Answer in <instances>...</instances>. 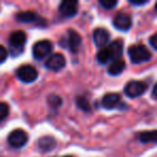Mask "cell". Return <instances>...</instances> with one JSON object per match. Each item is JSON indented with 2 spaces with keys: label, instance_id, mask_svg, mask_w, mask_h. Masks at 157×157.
Here are the masks:
<instances>
[{
  "label": "cell",
  "instance_id": "27",
  "mask_svg": "<svg viewBox=\"0 0 157 157\" xmlns=\"http://www.w3.org/2000/svg\"><path fill=\"white\" fill-rule=\"evenodd\" d=\"M155 10H156V12H157V2H156V5H155Z\"/></svg>",
  "mask_w": 157,
  "mask_h": 157
},
{
  "label": "cell",
  "instance_id": "25",
  "mask_svg": "<svg viewBox=\"0 0 157 157\" xmlns=\"http://www.w3.org/2000/svg\"><path fill=\"white\" fill-rule=\"evenodd\" d=\"M147 2V0H130V3L133 6H142L145 5Z\"/></svg>",
  "mask_w": 157,
  "mask_h": 157
},
{
  "label": "cell",
  "instance_id": "2",
  "mask_svg": "<svg viewBox=\"0 0 157 157\" xmlns=\"http://www.w3.org/2000/svg\"><path fill=\"white\" fill-rule=\"evenodd\" d=\"M16 74H17V78L24 83H31L36 81L38 78L37 69H35V67L30 65L21 66L16 71Z\"/></svg>",
  "mask_w": 157,
  "mask_h": 157
},
{
  "label": "cell",
  "instance_id": "11",
  "mask_svg": "<svg viewBox=\"0 0 157 157\" xmlns=\"http://www.w3.org/2000/svg\"><path fill=\"white\" fill-rule=\"evenodd\" d=\"M26 42V35L24 31L17 30L13 31L10 36V44H11L12 48H16V50H22V46Z\"/></svg>",
  "mask_w": 157,
  "mask_h": 157
},
{
  "label": "cell",
  "instance_id": "18",
  "mask_svg": "<svg viewBox=\"0 0 157 157\" xmlns=\"http://www.w3.org/2000/svg\"><path fill=\"white\" fill-rule=\"evenodd\" d=\"M112 59V55L110 53L108 46H105V48H100V51L97 54V60L99 61L100 63H107L109 60Z\"/></svg>",
  "mask_w": 157,
  "mask_h": 157
},
{
  "label": "cell",
  "instance_id": "8",
  "mask_svg": "<svg viewBox=\"0 0 157 157\" xmlns=\"http://www.w3.org/2000/svg\"><path fill=\"white\" fill-rule=\"evenodd\" d=\"M65 65H66L65 57H63V55L59 54V53L53 54L45 63L46 68L50 70H53V71H58L61 68L65 67Z\"/></svg>",
  "mask_w": 157,
  "mask_h": 157
},
{
  "label": "cell",
  "instance_id": "28",
  "mask_svg": "<svg viewBox=\"0 0 157 157\" xmlns=\"http://www.w3.org/2000/svg\"><path fill=\"white\" fill-rule=\"evenodd\" d=\"M65 157H72V156H65Z\"/></svg>",
  "mask_w": 157,
  "mask_h": 157
},
{
  "label": "cell",
  "instance_id": "3",
  "mask_svg": "<svg viewBox=\"0 0 157 157\" xmlns=\"http://www.w3.org/2000/svg\"><path fill=\"white\" fill-rule=\"evenodd\" d=\"M146 90V84L141 81H130L125 86V94L130 98H136Z\"/></svg>",
  "mask_w": 157,
  "mask_h": 157
},
{
  "label": "cell",
  "instance_id": "23",
  "mask_svg": "<svg viewBox=\"0 0 157 157\" xmlns=\"http://www.w3.org/2000/svg\"><path fill=\"white\" fill-rule=\"evenodd\" d=\"M7 57H8V51L6 50L5 46L0 45V63H2L7 59Z\"/></svg>",
  "mask_w": 157,
  "mask_h": 157
},
{
  "label": "cell",
  "instance_id": "9",
  "mask_svg": "<svg viewBox=\"0 0 157 157\" xmlns=\"http://www.w3.org/2000/svg\"><path fill=\"white\" fill-rule=\"evenodd\" d=\"M67 43H68V48H69V50L71 51L72 53H76L78 48H80V46H81V43H82L81 36L78 35L75 30L70 29V30H68Z\"/></svg>",
  "mask_w": 157,
  "mask_h": 157
},
{
  "label": "cell",
  "instance_id": "26",
  "mask_svg": "<svg viewBox=\"0 0 157 157\" xmlns=\"http://www.w3.org/2000/svg\"><path fill=\"white\" fill-rule=\"evenodd\" d=\"M153 95H154V96L157 98V83H156V85L154 86V90H153Z\"/></svg>",
  "mask_w": 157,
  "mask_h": 157
},
{
  "label": "cell",
  "instance_id": "21",
  "mask_svg": "<svg viewBox=\"0 0 157 157\" xmlns=\"http://www.w3.org/2000/svg\"><path fill=\"white\" fill-rule=\"evenodd\" d=\"M99 5L105 10H111L117 5V1L116 0H100L99 1Z\"/></svg>",
  "mask_w": 157,
  "mask_h": 157
},
{
  "label": "cell",
  "instance_id": "1",
  "mask_svg": "<svg viewBox=\"0 0 157 157\" xmlns=\"http://www.w3.org/2000/svg\"><path fill=\"white\" fill-rule=\"evenodd\" d=\"M128 55L133 63L147 61L151 58V52L142 44H135L128 48Z\"/></svg>",
  "mask_w": 157,
  "mask_h": 157
},
{
  "label": "cell",
  "instance_id": "7",
  "mask_svg": "<svg viewBox=\"0 0 157 157\" xmlns=\"http://www.w3.org/2000/svg\"><path fill=\"white\" fill-rule=\"evenodd\" d=\"M59 13L66 17H72L78 13V2L74 0H65L59 5Z\"/></svg>",
  "mask_w": 157,
  "mask_h": 157
},
{
  "label": "cell",
  "instance_id": "17",
  "mask_svg": "<svg viewBox=\"0 0 157 157\" xmlns=\"http://www.w3.org/2000/svg\"><path fill=\"white\" fill-rule=\"evenodd\" d=\"M36 18H37V15L30 11L21 12L16 15V20L21 23H33L36 21Z\"/></svg>",
  "mask_w": 157,
  "mask_h": 157
},
{
  "label": "cell",
  "instance_id": "24",
  "mask_svg": "<svg viewBox=\"0 0 157 157\" xmlns=\"http://www.w3.org/2000/svg\"><path fill=\"white\" fill-rule=\"evenodd\" d=\"M150 43H151V45L157 51V33L153 35L152 37L150 38Z\"/></svg>",
  "mask_w": 157,
  "mask_h": 157
},
{
  "label": "cell",
  "instance_id": "4",
  "mask_svg": "<svg viewBox=\"0 0 157 157\" xmlns=\"http://www.w3.org/2000/svg\"><path fill=\"white\" fill-rule=\"evenodd\" d=\"M53 45L48 40H42L39 41L33 45V54L35 58L37 59H43L45 56H48L52 52Z\"/></svg>",
  "mask_w": 157,
  "mask_h": 157
},
{
  "label": "cell",
  "instance_id": "15",
  "mask_svg": "<svg viewBox=\"0 0 157 157\" xmlns=\"http://www.w3.org/2000/svg\"><path fill=\"white\" fill-rule=\"evenodd\" d=\"M108 48H109L110 53H111L112 58L114 59L121 58L123 53V42H121L120 40L113 41L110 45H108Z\"/></svg>",
  "mask_w": 157,
  "mask_h": 157
},
{
  "label": "cell",
  "instance_id": "16",
  "mask_svg": "<svg viewBox=\"0 0 157 157\" xmlns=\"http://www.w3.org/2000/svg\"><path fill=\"white\" fill-rule=\"evenodd\" d=\"M139 140L143 143H157V130L143 131L139 135Z\"/></svg>",
  "mask_w": 157,
  "mask_h": 157
},
{
  "label": "cell",
  "instance_id": "20",
  "mask_svg": "<svg viewBox=\"0 0 157 157\" xmlns=\"http://www.w3.org/2000/svg\"><path fill=\"white\" fill-rule=\"evenodd\" d=\"M48 101L51 107H53V108H58L59 105H61V102H63L61 98L57 96V95H51L48 98Z\"/></svg>",
  "mask_w": 157,
  "mask_h": 157
},
{
  "label": "cell",
  "instance_id": "19",
  "mask_svg": "<svg viewBox=\"0 0 157 157\" xmlns=\"http://www.w3.org/2000/svg\"><path fill=\"white\" fill-rule=\"evenodd\" d=\"M75 101H76V105H78L81 110H83V111L90 112V110H92L90 103L88 102V100L85 98V97H78Z\"/></svg>",
  "mask_w": 157,
  "mask_h": 157
},
{
  "label": "cell",
  "instance_id": "5",
  "mask_svg": "<svg viewBox=\"0 0 157 157\" xmlns=\"http://www.w3.org/2000/svg\"><path fill=\"white\" fill-rule=\"evenodd\" d=\"M8 141H9L10 145L13 147H22L28 141V137L27 133L22 129H15L13 130L8 137Z\"/></svg>",
  "mask_w": 157,
  "mask_h": 157
},
{
  "label": "cell",
  "instance_id": "12",
  "mask_svg": "<svg viewBox=\"0 0 157 157\" xmlns=\"http://www.w3.org/2000/svg\"><path fill=\"white\" fill-rule=\"evenodd\" d=\"M120 100H121V98H120V96H118V94H115V93H110V94H107V95L103 96L102 105L105 108V109L111 110L118 105Z\"/></svg>",
  "mask_w": 157,
  "mask_h": 157
},
{
  "label": "cell",
  "instance_id": "22",
  "mask_svg": "<svg viewBox=\"0 0 157 157\" xmlns=\"http://www.w3.org/2000/svg\"><path fill=\"white\" fill-rule=\"evenodd\" d=\"M9 114V107L3 102H0V121L5 120Z\"/></svg>",
  "mask_w": 157,
  "mask_h": 157
},
{
  "label": "cell",
  "instance_id": "10",
  "mask_svg": "<svg viewBox=\"0 0 157 157\" xmlns=\"http://www.w3.org/2000/svg\"><path fill=\"white\" fill-rule=\"evenodd\" d=\"M93 39H94V42L98 48H105V44L108 43L110 39V35L108 33V30L103 28H97L95 29L94 35H93Z\"/></svg>",
  "mask_w": 157,
  "mask_h": 157
},
{
  "label": "cell",
  "instance_id": "14",
  "mask_svg": "<svg viewBox=\"0 0 157 157\" xmlns=\"http://www.w3.org/2000/svg\"><path fill=\"white\" fill-rule=\"evenodd\" d=\"M39 144V147L42 151H45V152H50V151L54 150L55 146H56V140L52 137H42L41 139L38 142Z\"/></svg>",
  "mask_w": 157,
  "mask_h": 157
},
{
  "label": "cell",
  "instance_id": "6",
  "mask_svg": "<svg viewBox=\"0 0 157 157\" xmlns=\"http://www.w3.org/2000/svg\"><path fill=\"white\" fill-rule=\"evenodd\" d=\"M113 25L118 30L126 31V30H128L131 27V25H132V20H131L130 15H128V14L117 13L113 20Z\"/></svg>",
  "mask_w": 157,
  "mask_h": 157
},
{
  "label": "cell",
  "instance_id": "13",
  "mask_svg": "<svg viewBox=\"0 0 157 157\" xmlns=\"http://www.w3.org/2000/svg\"><path fill=\"white\" fill-rule=\"evenodd\" d=\"M125 67H126L125 61L123 60L122 58H117L112 61L111 65L109 66L108 71H109V73L111 74V75H118V74H121L124 71Z\"/></svg>",
  "mask_w": 157,
  "mask_h": 157
}]
</instances>
